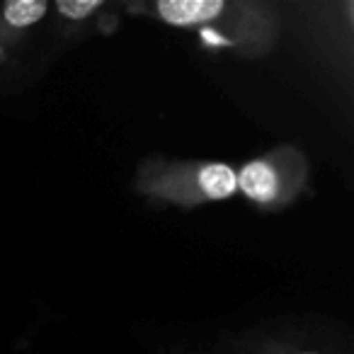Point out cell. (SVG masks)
<instances>
[{
    "instance_id": "6da1fadb",
    "label": "cell",
    "mask_w": 354,
    "mask_h": 354,
    "mask_svg": "<svg viewBox=\"0 0 354 354\" xmlns=\"http://www.w3.org/2000/svg\"><path fill=\"white\" fill-rule=\"evenodd\" d=\"M153 12L162 25L214 37L243 59H265L281 37L279 8L270 0H160Z\"/></svg>"
},
{
    "instance_id": "7a4b0ae2",
    "label": "cell",
    "mask_w": 354,
    "mask_h": 354,
    "mask_svg": "<svg viewBox=\"0 0 354 354\" xmlns=\"http://www.w3.org/2000/svg\"><path fill=\"white\" fill-rule=\"evenodd\" d=\"M141 197L167 207L194 209L236 194V167L218 160H167L146 158L133 177Z\"/></svg>"
},
{
    "instance_id": "3957f363",
    "label": "cell",
    "mask_w": 354,
    "mask_h": 354,
    "mask_svg": "<svg viewBox=\"0 0 354 354\" xmlns=\"http://www.w3.org/2000/svg\"><path fill=\"white\" fill-rule=\"evenodd\" d=\"M308 185V160L291 143L277 146L236 170V192L265 212L284 209L304 194Z\"/></svg>"
},
{
    "instance_id": "277c9868",
    "label": "cell",
    "mask_w": 354,
    "mask_h": 354,
    "mask_svg": "<svg viewBox=\"0 0 354 354\" xmlns=\"http://www.w3.org/2000/svg\"><path fill=\"white\" fill-rule=\"evenodd\" d=\"M46 10H49V6L44 0H12L3 8V20L15 30H25V27H32L39 20H44Z\"/></svg>"
},
{
    "instance_id": "5b68a950",
    "label": "cell",
    "mask_w": 354,
    "mask_h": 354,
    "mask_svg": "<svg viewBox=\"0 0 354 354\" xmlns=\"http://www.w3.org/2000/svg\"><path fill=\"white\" fill-rule=\"evenodd\" d=\"M100 8H102V0H59V3H56V10L71 22L88 20Z\"/></svg>"
},
{
    "instance_id": "8992f818",
    "label": "cell",
    "mask_w": 354,
    "mask_h": 354,
    "mask_svg": "<svg viewBox=\"0 0 354 354\" xmlns=\"http://www.w3.org/2000/svg\"><path fill=\"white\" fill-rule=\"evenodd\" d=\"M296 354H320V352H296Z\"/></svg>"
}]
</instances>
